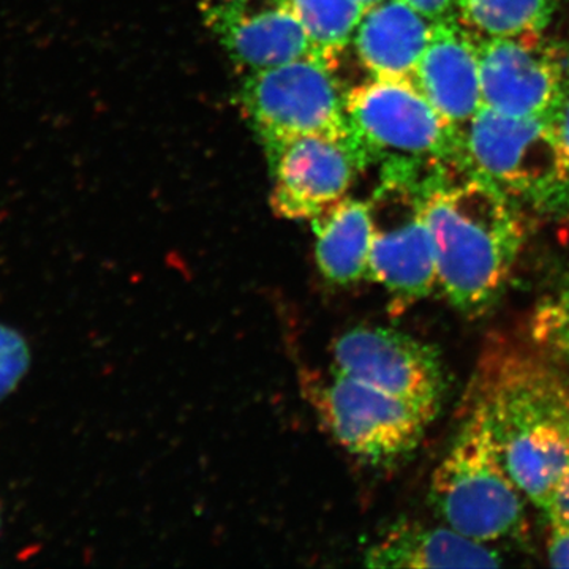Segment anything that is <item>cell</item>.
<instances>
[{
  "label": "cell",
  "instance_id": "obj_2",
  "mask_svg": "<svg viewBox=\"0 0 569 569\" xmlns=\"http://www.w3.org/2000/svg\"><path fill=\"white\" fill-rule=\"evenodd\" d=\"M478 397L509 477L546 511L569 463V380L537 359L509 356L490 366Z\"/></svg>",
  "mask_w": 569,
  "mask_h": 569
},
{
  "label": "cell",
  "instance_id": "obj_4",
  "mask_svg": "<svg viewBox=\"0 0 569 569\" xmlns=\"http://www.w3.org/2000/svg\"><path fill=\"white\" fill-rule=\"evenodd\" d=\"M462 163L508 197L563 217L569 170L553 119L515 118L482 104L462 129Z\"/></svg>",
  "mask_w": 569,
  "mask_h": 569
},
{
  "label": "cell",
  "instance_id": "obj_17",
  "mask_svg": "<svg viewBox=\"0 0 569 569\" xmlns=\"http://www.w3.org/2000/svg\"><path fill=\"white\" fill-rule=\"evenodd\" d=\"M560 0H458L460 22L475 39L539 36L552 21Z\"/></svg>",
  "mask_w": 569,
  "mask_h": 569
},
{
  "label": "cell",
  "instance_id": "obj_21",
  "mask_svg": "<svg viewBox=\"0 0 569 569\" xmlns=\"http://www.w3.org/2000/svg\"><path fill=\"white\" fill-rule=\"evenodd\" d=\"M550 526L569 529V463L546 508Z\"/></svg>",
  "mask_w": 569,
  "mask_h": 569
},
{
  "label": "cell",
  "instance_id": "obj_3",
  "mask_svg": "<svg viewBox=\"0 0 569 569\" xmlns=\"http://www.w3.org/2000/svg\"><path fill=\"white\" fill-rule=\"evenodd\" d=\"M430 498L448 527L479 542L505 541L522 531L523 493L505 467L481 397L437 467Z\"/></svg>",
  "mask_w": 569,
  "mask_h": 569
},
{
  "label": "cell",
  "instance_id": "obj_19",
  "mask_svg": "<svg viewBox=\"0 0 569 569\" xmlns=\"http://www.w3.org/2000/svg\"><path fill=\"white\" fill-rule=\"evenodd\" d=\"M531 336L553 361L569 367V272L539 302L531 318Z\"/></svg>",
  "mask_w": 569,
  "mask_h": 569
},
{
  "label": "cell",
  "instance_id": "obj_18",
  "mask_svg": "<svg viewBox=\"0 0 569 569\" xmlns=\"http://www.w3.org/2000/svg\"><path fill=\"white\" fill-rule=\"evenodd\" d=\"M312 41L318 58L335 63L351 40L365 7L359 0H284Z\"/></svg>",
  "mask_w": 569,
  "mask_h": 569
},
{
  "label": "cell",
  "instance_id": "obj_23",
  "mask_svg": "<svg viewBox=\"0 0 569 569\" xmlns=\"http://www.w3.org/2000/svg\"><path fill=\"white\" fill-rule=\"evenodd\" d=\"M548 559L552 567L569 568V529L550 526Z\"/></svg>",
  "mask_w": 569,
  "mask_h": 569
},
{
  "label": "cell",
  "instance_id": "obj_16",
  "mask_svg": "<svg viewBox=\"0 0 569 569\" xmlns=\"http://www.w3.org/2000/svg\"><path fill=\"white\" fill-rule=\"evenodd\" d=\"M310 222L318 269L328 282L350 287L370 279L373 217L369 201L340 198Z\"/></svg>",
  "mask_w": 569,
  "mask_h": 569
},
{
  "label": "cell",
  "instance_id": "obj_20",
  "mask_svg": "<svg viewBox=\"0 0 569 569\" xmlns=\"http://www.w3.org/2000/svg\"><path fill=\"white\" fill-rule=\"evenodd\" d=\"M31 365V351L24 337L0 325V402L17 389Z\"/></svg>",
  "mask_w": 569,
  "mask_h": 569
},
{
  "label": "cell",
  "instance_id": "obj_22",
  "mask_svg": "<svg viewBox=\"0 0 569 569\" xmlns=\"http://www.w3.org/2000/svg\"><path fill=\"white\" fill-rule=\"evenodd\" d=\"M406 2L433 24L458 18V0H406Z\"/></svg>",
  "mask_w": 569,
  "mask_h": 569
},
{
  "label": "cell",
  "instance_id": "obj_25",
  "mask_svg": "<svg viewBox=\"0 0 569 569\" xmlns=\"http://www.w3.org/2000/svg\"><path fill=\"white\" fill-rule=\"evenodd\" d=\"M246 2H250V0H200V7L204 14L213 10L230 9V7L242 6V3Z\"/></svg>",
  "mask_w": 569,
  "mask_h": 569
},
{
  "label": "cell",
  "instance_id": "obj_5",
  "mask_svg": "<svg viewBox=\"0 0 569 569\" xmlns=\"http://www.w3.org/2000/svg\"><path fill=\"white\" fill-rule=\"evenodd\" d=\"M346 108L351 130L372 162H462V130L433 108L415 81L373 78L347 92Z\"/></svg>",
  "mask_w": 569,
  "mask_h": 569
},
{
  "label": "cell",
  "instance_id": "obj_1",
  "mask_svg": "<svg viewBox=\"0 0 569 569\" xmlns=\"http://www.w3.org/2000/svg\"><path fill=\"white\" fill-rule=\"evenodd\" d=\"M445 176L430 178L425 190L438 287L463 316L479 317L503 295L526 233L511 197L493 183Z\"/></svg>",
  "mask_w": 569,
  "mask_h": 569
},
{
  "label": "cell",
  "instance_id": "obj_24",
  "mask_svg": "<svg viewBox=\"0 0 569 569\" xmlns=\"http://www.w3.org/2000/svg\"><path fill=\"white\" fill-rule=\"evenodd\" d=\"M552 119L553 123H556L557 132H559L561 146H563L565 153H567L569 170V89L567 96H565L563 102H561L559 110H557ZM563 217L565 219H569V173L567 190H565Z\"/></svg>",
  "mask_w": 569,
  "mask_h": 569
},
{
  "label": "cell",
  "instance_id": "obj_26",
  "mask_svg": "<svg viewBox=\"0 0 569 569\" xmlns=\"http://www.w3.org/2000/svg\"><path fill=\"white\" fill-rule=\"evenodd\" d=\"M359 2H361V6L365 7L366 10H369L378 6V3L383 2V0H359Z\"/></svg>",
  "mask_w": 569,
  "mask_h": 569
},
{
  "label": "cell",
  "instance_id": "obj_15",
  "mask_svg": "<svg viewBox=\"0 0 569 569\" xmlns=\"http://www.w3.org/2000/svg\"><path fill=\"white\" fill-rule=\"evenodd\" d=\"M369 568H497L500 553L451 527L392 526L366 553Z\"/></svg>",
  "mask_w": 569,
  "mask_h": 569
},
{
  "label": "cell",
  "instance_id": "obj_8",
  "mask_svg": "<svg viewBox=\"0 0 569 569\" xmlns=\"http://www.w3.org/2000/svg\"><path fill=\"white\" fill-rule=\"evenodd\" d=\"M317 389L318 415L332 437L356 458L391 466L421 443L432 415L342 373Z\"/></svg>",
  "mask_w": 569,
  "mask_h": 569
},
{
  "label": "cell",
  "instance_id": "obj_11",
  "mask_svg": "<svg viewBox=\"0 0 569 569\" xmlns=\"http://www.w3.org/2000/svg\"><path fill=\"white\" fill-rule=\"evenodd\" d=\"M538 37L477 40L485 107L515 118L556 116L569 89L567 71Z\"/></svg>",
  "mask_w": 569,
  "mask_h": 569
},
{
  "label": "cell",
  "instance_id": "obj_7",
  "mask_svg": "<svg viewBox=\"0 0 569 569\" xmlns=\"http://www.w3.org/2000/svg\"><path fill=\"white\" fill-rule=\"evenodd\" d=\"M346 96L318 56L247 73L241 104L266 144L299 134H351Z\"/></svg>",
  "mask_w": 569,
  "mask_h": 569
},
{
  "label": "cell",
  "instance_id": "obj_13",
  "mask_svg": "<svg viewBox=\"0 0 569 569\" xmlns=\"http://www.w3.org/2000/svg\"><path fill=\"white\" fill-rule=\"evenodd\" d=\"M413 81L433 108L460 130L482 107L477 40L458 18L433 24Z\"/></svg>",
  "mask_w": 569,
  "mask_h": 569
},
{
  "label": "cell",
  "instance_id": "obj_10",
  "mask_svg": "<svg viewBox=\"0 0 569 569\" xmlns=\"http://www.w3.org/2000/svg\"><path fill=\"white\" fill-rule=\"evenodd\" d=\"M335 369L361 383L406 400L437 417L448 380L436 348L381 326H358L336 340Z\"/></svg>",
  "mask_w": 569,
  "mask_h": 569
},
{
  "label": "cell",
  "instance_id": "obj_14",
  "mask_svg": "<svg viewBox=\"0 0 569 569\" xmlns=\"http://www.w3.org/2000/svg\"><path fill=\"white\" fill-rule=\"evenodd\" d=\"M432 32L433 22L406 0H383L365 11L351 41L373 77L413 81Z\"/></svg>",
  "mask_w": 569,
  "mask_h": 569
},
{
  "label": "cell",
  "instance_id": "obj_6",
  "mask_svg": "<svg viewBox=\"0 0 569 569\" xmlns=\"http://www.w3.org/2000/svg\"><path fill=\"white\" fill-rule=\"evenodd\" d=\"M381 182L369 201L373 217L370 279L395 302L411 305L438 287L436 254L425 216V170L383 162Z\"/></svg>",
  "mask_w": 569,
  "mask_h": 569
},
{
  "label": "cell",
  "instance_id": "obj_12",
  "mask_svg": "<svg viewBox=\"0 0 569 569\" xmlns=\"http://www.w3.org/2000/svg\"><path fill=\"white\" fill-rule=\"evenodd\" d=\"M203 17L231 61L246 73L316 56L312 41L284 0H250Z\"/></svg>",
  "mask_w": 569,
  "mask_h": 569
},
{
  "label": "cell",
  "instance_id": "obj_9",
  "mask_svg": "<svg viewBox=\"0 0 569 569\" xmlns=\"http://www.w3.org/2000/svg\"><path fill=\"white\" fill-rule=\"evenodd\" d=\"M271 170V206L288 220L313 219L347 197L356 176L372 163L351 130L347 137L299 134L266 144Z\"/></svg>",
  "mask_w": 569,
  "mask_h": 569
}]
</instances>
